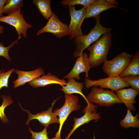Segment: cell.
<instances>
[{
  "label": "cell",
  "instance_id": "6da1fadb",
  "mask_svg": "<svg viewBox=\"0 0 139 139\" xmlns=\"http://www.w3.org/2000/svg\"><path fill=\"white\" fill-rule=\"evenodd\" d=\"M111 32L103 34L87 48L90 53L89 60L91 67H96L107 59V57L112 44Z\"/></svg>",
  "mask_w": 139,
  "mask_h": 139
},
{
  "label": "cell",
  "instance_id": "7a4b0ae2",
  "mask_svg": "<svg viewBox=\"0 0 139 139\" xmlns=\"http://www.w3.org/2000/svg\"><path fill=\"white\" fill-rule=\"evenodd\" d=\"M100 18V14L95 18L96 24L88 34L79 36L74 38V42L76 46L73 54L74 58H76L80 56L85 49H87L92 44L104 34L111 32V28L105 27L101 25Z\"/></svg>",
  "mask_w": 139,
  "mask_h": 139
},
{
  "label": "cell",
  "instance_id": "3957f363",
  "mask_svg": "<svg viewBox=\"0 0 139 139\" xmlns=\"http://www.w3.org/2000/svg\"><path fill=\"white\" fill-rule=\"evenodd\" d=\"M86 98L90 103L98 104L100 107H110L114 104L122 103L114 91L97 86L92 87Z\"/></svg>",
  "mask_w": 139,
  "mask_h": 139
},
{
  "label": "cell",
  "instance_id": "277c9868",
  "mask_svg": "<svg viewBox=\"0 0 139 139\" xmlns=\"http://www.w3.org/2000/svg\"><path fill=\"white\" fill-rule=\"evenodd\" d=\"M65 102L63 106L60 108L55 109L53 112L59 117V128L56 133L55 139H62L61 132L64 124L70 114L74 111L80 110L81 106L78 104L79 99L78 97L73 94H65Z\"/></svg>",
  "mask_w": 139,
  "mask_h": 139
},
{
  "label": "cell",
  "instance_id": "5b68a950",
  "mask_svg": "<svg viewBox=\"0 0 139 139\" xmlns=\"http://www.w3.org/2000/svg\"><path fill=\"white\" fill-rule=\"evenodd\" d=\"M132 54L123 52L111 60L103 63L102 68L108 77L119 76L131 62Z\"/></svg>",
  "mask_w": 139,
  "mask_h": 139
},
{
  "label": "cell",
  "instance_id": "8992f818",
  "mask_svg": "<svg viewBox=\"0 0 139 139\" xmlns=\"http://www.w3.org/2000/svg\"><path fill=\"white\" fill-rule=\"evenodd\" d=\"M85 87L89 88L93 86H99L102 88H108L115 91L128 87L129 84L122 77L119 76H111L97 80L85 78L84 80Z\"/></svg>",
  "mask_w": 139,
  "mask_h": 139
},
{
  "label": "cell",
  "instance_id": "52a82bcc",
  "mask_svg": "<svg viewBox=\"0 0 139 139\" xmlns=\"http://www.w3.org/2000/svg\"><path fill=\"white\" fill-rule=\"evenodd\" d=\"M0 22H3L13 27L16 31L18 38L22 36L26 38L27 30L32 27V24L28 23L25 20L21 8L11 14L0 18Z\"/></svg>",
  "mask_w": 139,
  "mask_h": 139
},
{
  "label": "cell",
  "instance_id": "ba28073f",
  "mask_svg": "<svg viewBox=\"0 0 139 139\" xmlns=\"http://www.w3.org/2000/svg\"><path fill=\"white\" fill-rule=\"evenodd\" d=\"M46 32L52 33L57 37L60 38L69 35L70 32L67 24L60 21L53 12L46 24L38 31L37 34L39 36Z\"/></svg>",
  "mask_w": 139,
  "mask_h": 139
},
{
  "label": "cell",
  "instance_id": "9c48e42d",
  "mask_svg": "<svg viewBox=\"0 0 139 139\" xmlns=\"http://www.w3.org/2000/svg\"><path fill=\"white\" fill-rule=\"evenodd\" d=\"M86 8L83 7L77 10L74 6L69 7L71 20L68 27L70 32L69 38L70 40L83 35L81 26L85 18Z\"/></svg>",
  "mask_w": 139,
  "mask_h": 139
},
{
  "label": "cell",
  "instance_id": "30bf717a",
  "mask_svg": "<svg viewBox=\"0 0 139 139\" xmlns=\"http://www.w3.org/2000/svg\"><path fill=\"white\" fill-rule=\"evenodd\" d=\"M57 100L53 101L51 104V106L49 107L47 110L38 113L36 115L32 114L29 110L24 109L19 103L20 106L22 110L26 111L29 115L28 118L25 124V125L29 124L30 121L34 119L37 120L42 126L47 127L50 124L52 123H57L59 124V119L54 112L52 111L53 106Z\"/></svg>",
  "mask_w": 139,
  "mask_h": 139
},
{
  "label": "cell",
  "instance_id": "8fae6325",
  "mask_svg": "<svg viewBox=\"0 0 139 139\" xmlns=\"http://www.w3.org/2000/svg\"><path fill=\"white\" fill-rule=\"evenodd\" d=\"M77 57L73 68L68 74L64 76V78L68 79H74L79 80L81 79L80 74L82 72H84L86 78L89 79V72L91 67L88 54L83 53Z\"/></svg>",
  "mask_w": 139,
  "mask_h": 139
},
{
  "label": "cell",
  "instance_id": "7c38bea8",
  "mask_svg": "<svg viewBox=\"0 0 139 139\" xmlns=\"http://www.w3.org/2000/svg\"><path fill=\"white\" fill-rule=\"evenodd\" d=\"M97 108V106L91 103L87 105L83 110V112L85 113L83 116L79 118L74 117L73 128L65 139H69L74 131L81 126L88 123L92 120H94L95 122L98 121L101 117L100 113L96 112L95 108Z\"/></svg>",
  "mask_w": 139,
  "mask_h": 139
},
{
  "label": "cell",
  "instance_id": "4fadbf2b",
  "mask_svg": "<svg viewBox=\"0 0 139 139\" xmlns=\"http://www.w3.org/2000/svg\"><path fill=\"white\" fill-rule=\"evenodd\" d=\"M14 72L18 75L17 79L13 82L14 84L13 88L15 89L23 85L27 82H31L45 74L44 71L41 67L30 71L16 69L15 70Z\"/></svg>",
  "mask_w": 139,
  "mask_h": 139
},
{
  "label": "cell",
  "instance_id": "5bb4252c",
  "mask_svg": "<svg viewBox=\"0 0 139 139\" xmlns=\"http://www.w3.org/2000/svg\"><path fill=\"white\" fill-rule=\"evenodd\" d=\"M111 8H119L106 0H95L86 8L85 18H95L102 12Z\"/></svg>",
  "mask_w": 139,
  "mask_h": 139
},
{
  "label": "cell",
  "instance_id": "9a60e30c",
  "mask_svg": "<svg viewBox=\"0 0 139 139\" xmlns=\"http://www.w3.org/2000/svg\"><path fill=\"white\" fill-rule=\"evenodd\" d=\"M116 94L122 103L125 104L130 111H135L136 110L133 105L136 102L135 98L139 93V90L132 88L123 89L115 91Z\"/></svg>",
  "mask_w": 139,
  "mask_h": 139
},
{
  "label": "cell",
  "instance_id": "2e32d148",
  "mask_svg": "<svg viewBox=\"0 0 139 139\" xmlns=\"http://www.w3.org/2000/svg\"><path fill=\"white\" fill-rule=\"evenodd\" d=\"M67 82L64 79H60L49 72L28 83V84L31 86L36 88L51 84H58L62 86L65 85Z\"/></svg>",
  "mask_w": 139,
  "mask_h": 139
},
{
  "label": "cell",
  "instance_id": "e0dca14e",
  "mask_svg": "<svg viewBox=\"0 0 139 139\" xmlns=\"http://www.w3.org/2000/svg\"><path fill=\"white\" fill-rule=\"evenodd\" d=\"M84 84L83 83L76 81L74 79H68L66 84L62 86V88L60 89L63 91L65 94L70 95L73 93L79 94L84 98L88 103L89 102L87 100L82 91Z\"/></svg>",
  "mask_w": 139,
  "mask_h": 139
},
{
  "label": "cell",
  "instance_id": "ac0fdd59",
  "mask_svg": "<svg viewBox=\"0 0 139 139\" xmlns=\"http://www.w3.org/2000/svg\"><path fill=\"white\" fill-rule=\"evenodd\" d=\"M139 76V52L137 51L124 70L119 76L123 77L127 76Z\"/></svg>",
  "mask_w": 139,
  "mask_h": 139
},
{
  "label": "cell",
  "instance_id": "d6986e66",
  "mask_svg": "<svg viewBox=\"0 0 139 139\" xmlns=\"http://www.w3.org/2000/svg\"><path fill=\"white\" fill-rule=\"evenodd\" d=\"M33 3L37 7L42 15L48 20L52 15L50 0H33Z\"/></svg>",
  "mask_w": 139,
  "mask_h": 139
},
{
  "label": "cell",
  "instance_id": "ffe728a7",
  "mask_svg": "<svg viewBox=\"0 0 139 139\" xmlns=\"http://www.w3.org/2000/svg\"><path fill=\"white\" fill-rule=\"evenodd\" d=\"M139 116L138 113L135 116L133 115L131 111L127 108L126 115L124 118L120 121V124L122 127L126 128L131 127L138 128Z\"/></svg>",
  "mask_w": 139,
  "mask_h": 139
},
{
  "label": "cell",
  "instance_id": "44dd1931",
  "mask_svg": "<svg viewBox=\"0 0 139 139\" xmlns=\"http://www.w3.org/2000/svg\"><path fill=\"white\" fill-rule=\"evenodd\" d=\"M22 0H7L3 8V13L9 15L14 12L23 5Z\"/></svg>",
  "mask_w": 139,
  "mask_h": 139
},
{
  "label": "cell",
  "instance_id": "7402d4cb",
  "mask_svg": "<svg viewBox=\"0 0 139 139\" xmlns=\"http://www.w3.org/2000/svg\"><path fill=\"white\" fill-rule=\"evenodd\" d=\"M1 97L3 101L0 106V118L3 123H8L9 120L4 114V110L6 107L13 103V101L10 95H2Z\"/></svg>",
  "mask_w": 139,
  "mask_h": 139
},
{
  "label": "cell",
  "instance_id": "603a6c76",
  "mask_svg": "<svg viewBox=\"0 0 139 139\" xmlns=\"http://www.w3.org/2000/svg\"><path fill=\"white\" fill-rule=\"evenodd\" d=\"M14 68L5 72L6 69L0 70V90L3 87L8 88V82L11 74L15 71Z\"/></svg>",
  "mask_w": 139,
  "mask_h": 139
},
{
  "label": "cell",
  "instance_id": "cb8c5ba5",
  "mask_svg": "<svg viewBox=\"0 0 139 139\" xmlns=\"http://www.w3.org/2000/svg\"><path fill=\"white\" fill-rule=\"evenodd\" d=\"M21 38H18L16 40L13 41L8 46L6 47L5 46L3 43L0 41V56L4 57L8 61L11 63V59L9 54V51L15 44L18 43L19 40Z\"/></svg>",
  "mask_w": 139,
  "mask_h": 139
},
{
  "label": "cell",
  "instance_id": "d4e9b609",
  "mask_svg": "<svg viewBox=\"0 0 139 139\" xmlns=\"http://www.w3.org/2000/svg\"><path fill=\"white\" fill-rule=\"evenodd\" d=\"M95 0H64L59 3L64 6H67L68 7L74 6L75 5H81L85 7H87Z\"/></svg>",
  "mask_w": 139,
  "mask_h": 139
},
{
  "label": "cell",
  "instance_id": "484cf974",
  "mask_svg": "<svg viewBox=\"0 0 139 139\" xmlns=\"http://www.w3.org/2000/svg\"><path fill=\"white\" fill-rule=\"evenodd\" d=\"M135 90H139V76H134L129 75L122 77Z\"/></svg>",
  "mask_w": 139,
  "mask_h": 139
},
{
  "label": "cell",
  "instance_id": "4316f807",
  "mask_svg": "<svg viewBox=\"0 0 139 139\" xmlns=\"http://www.w3.org/2000/svg\"><path fill=\"white\" fill-rule=\"evenodd\" d=\"M47 127H45L41 131L39 132H34L29 127V130L32 135L31 139H55L54 137L52 138H49L48 136V133L47 132Z\"/></svg>",
  "mask_w": 139,
  "mask_h": 139
},
{
  "label": "cell",
  "instance_id": "83f0119b",
  "mask_svg": "<svg viewBox=\"0 0 139 139\" xmlns=\"http://www.w3.org/2000/svg\"><path fill=\"white\" fill-rule=\"evenodd\" d=\"M7 0H0V18L4 15H3V8Z\"/></svg>",
  "mask_w": 139,
  "mask_h": 139
},
{
  "label": "cell",
  "instance_id": "f1b7e54d",
  "mask_svg": "<svg viewBox=\"0 0 139 139\" xmlns=\"http://www.w3.org/2000/svg\"><path fill=\"white\" fill-rule=\"evenodd\" d=\"M107 1L116 6L118 5V3L115 0H106Z\"/></svg>",
  "mask_w": 139,
  "mask_h": 139
},
{
  "label": "cell",
  "instance_id": "f546056e",
  "mask_svg": "<svg viewBox=\"0 0 139 139\" xmlns=\"http://www.w3.org/2000/svg\"><path fill=\"white\" fill-rule=\"evenodd\" d=\"M4 29V26L2 25H0V34L3 33Z\"/></svg>",
  "mask_w": 139,
  "mask_h": 139
},
{
  "label": "cell",
  "instance_id": "4dcf8cb0",
  "mask_svg": "<svg viewBox=\"0 0 139 139\" xmlns=\"http://www.w3.org/2000/svg\"><path fill=\"white\" fill-rule=\"evenodd\" d=\"M95 135H94V134L93 137V139H95Z\"/></svg>",
  "mask_w": 139,
  "mask_h": 139
},
{
  "label": "cell",
  "instance_id": "1f68e13d",
  "mask_svg": "<svg viewBox=\"0 0 139 139\" xmlns=\"http://www.w3.org/2000/svg\"><path fill=\"white\" fill-rule=\"evenodd\" d=\"M108 139H110V138H109Z\"/></svg>",
  "mask_w": 139,
  "mask_h": 139
}]
</instances>
